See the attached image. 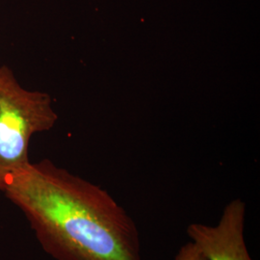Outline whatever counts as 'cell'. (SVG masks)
I'll list each match as a JSON object with an SVG mask.
<instances>
[{"instance_id":"cell-3","label":"cell","mask_w":260,"mask_h":260,"mask_svg":"<svg viewBox=\"0 0 260 260\" xmlns=\"http://www.w3.org/2000/svg\"><path fill=\"white\" fill-rule=\"evenodd\" d=\"M246 205L240 199L224 206L217 225L194 223L186 233L207 260H252L245 242Z\"/></svg>"},{"instance_id":"cell-4","label":"cell","mask_w":260,"mask_h":260,"mask_svg":"<svg viewBox=\"0 0 260 260\" xmlns=\"http://www.w3.org/2000/svg\"><path fill=\"white\" fill-rule=\"evenodd\" d=\"M175 260H207V258L197 248L195 244L190 241L181 246L176 254Z\"/></svg>"},{"instance_id":"cell-2","label":"cell","mask_w":260,"mask_h":260,"mask_svg":"<svg viewBox=\"0 0 260 260\" xmlns=\"http://www.w3.org/2000/svg\"><path fill=\"white\" fill-rule=\"evenodd\" d=\"M57 121L47 93L28 91L7 67L0 69V191L26 167L31 137Z\"/></svg>"},{"instance_id":"cell-1","label":"cell","mask_w":260,"mask_h":260,"mask_svg":"<svg viewBox=\"0 0 260 260\" xmlns=\"http://www.w3.org/2000/svg\"><path fill=\"white\" fill-rule=\"evenodd\" d=\"M3 192L56 260H142L138 228L106 190L57 167L29 163Z\"/></svg>"}]
</instances>
